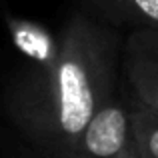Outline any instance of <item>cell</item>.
<instances>
[{"label": "cell", "mask_w": 158, "mask_h": 158, "mask_svg": "<svg viewBox=\"0 0 158 158\" xmlns=\"http://www.w3.org/2000/svg\"><path fill=\"white\" fill-rule=\"evenodd\" d=\"M122 44L118 30L74 10L58 34V52L28 64L6 92L8 118L40 158H74L82 132L116 96Z\"/></svg>", "instance_id": "1"}, {"label": "cell", "mask_w": 158, "mask_h": 158, "mask_svg": "<svg viewBox=\"0 0 158 158\" xmlns=\"http://www.w3.org/2000/svg\"><path fill=\"white\" fill-rule=\"evenodd\" d=\"M74 158H138L126 96H112L82 132Z\"/></svg>", "instance_id": "2"}, {"label": "cell", "mask_w": 158, "mask_h": 158, "mask_svg": "<svg viewBox=\"0 0 158 158\" xmlns=\"http://www.w3.org/2000/svg\"><path fill=\"white\" fill-rule=\"evenodd\" d=\"M130 96L158 114V34L130 32L122 46V62Z\"/></svg>", "instance_id": "3"}, {"label": "cell", "mask_w": 158, "mask_h": 158, "mask_svg": "<svg viewBox=\"0 0 158 158\" xmlns=\"http://www.w3.org/2000/svg\"><path fill=\"white\" fill-rule=\"evenodd\" d=\"M78 10L94 20L130 32H156L158 34V0H76Z\"/></svg>", "instance_id": "4"}, {"label": "cell", "mask_w": 158, "mask_h": 158, "mask_svg": "<svg viewBox=\"0 0 158 158\" xmlns=\"http://www.w3.org/2000/svg\"><path fill=\"white\" fill-rule=\"evenodd\" d=\"M6 24L14 46L30 60V64H44L56 56L58 36L48 32L44 26L10 14L6 16Z\"/></svg>", "instance_id": "5"}, {"label": "cell", "mask_w": 158, "mask_h": 158, "mask_svg": "<svg viewBox=\"0 0 158 158\" xmlns=\"http://www.w3.org/2000/svg\"><path fill=\"white\" fill-rule=\"evenodd\" d=\"M138 158H158V114L126 94Z\"/></svg>", "instance_id": "6"}]
</instances>
